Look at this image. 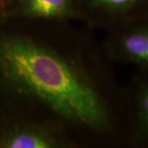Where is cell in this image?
Segmentation results:
<instances>
[{
    "mask_svg": "<svg viewBox=\"0 0 148 148\" xmlns=\"http://www.w3.org/2000/svg\"><path fill=\"white\" fill-rule=\"evenodd\" d=\"M0 23V114L57 123L81 137L110 138L115 114L104 49L69 22Z\"/></svg>",
    "mask_w": 148,
    "mask_h": 148,
    "instance_id": "6da1fadb",
    "label": "cell"
},
{
    "mask_svg": "<svg viewBox=\"0 0 148 148\" xmlns=\"http://www.w3.org/2000/svg\"><path fill=\"white\" fill-rule=\"evenodd\" d=\"M78 141L57 123L0 114V148H73Z\"/></svg>",
    "mask_w": 148,
    "mask_h": 148,
    "instance_id": "7a4b0ae2",
    "label": "cell"
},
{
    "mask_svg": "<svg viewBox=\"0 0 148 148\" xmlns=\"http://www.w3.org/2000/svg\"><path fill=\"white\" fill-rule=\"evenodd\" d=\"M81 21L88 27L114 30L140 16L148 0H77Z\"/></svg>",
    "mask_w": 148,
    "mask_h": 148,
    "instance_id": "3957f363",
    "label": "cell"
},
{
    "mask_svg": "<svg viewBox=\"0 0 148 148\" xmlns=\"http://www.w3.org/2000/svg\"><path fill=\"white\" fill-rule=\"evenodd\" d=\"M135 20L110 31L102 47L108 58L148 69V22Z\"/></svg>",
    "mask_w": 148,
    "mask_h": 148,
    "instance_id": "277c9868",
    "label": "cell"
},
{
    "mask_svg": "<svg viewBox=\"0 0 148 148\" xmlns=\"http://www.w3.org/2000/svg\"><path fill=\"white\" fill-rule=\"evenodd\" d=\"M8 20L48 22L81 21L77 0H9Z\"/></svg>",
    "mask_w": 148,
    "mask_h": 148,
    "instance_id": "5b68a950",
    "label": "cell"
},
{
    "mask_svg": "<svg viewBox=\"0 0 148 148\" xmlns=\"http://www.w3.org/2000/svg\"><path fill=\"white\" fill-rule=\"evenodd\" d=\"M136 123L138 134L148 141V81L138 84L134 93Z\"/></svg>",
    "mask_w": 148,
    "mask_h": 148,
    "instance_id": "8992f818",
    "label": "cell"
},
{
    "mask_svg": "<svg viewBox=\"0 0 148 148\" xmlns=\"http://www.w3.org/2000/svg\"><path fill=\"white\" fill-rule=\"evenodd\" d=\"M9 0H0V23L7 21V9Z\"/></svg>",
    "mask_w": 148,
    "mask_h": 148,
    "instance_id": "52a82bcc",
    "label": "cell"
}]
</instances>
